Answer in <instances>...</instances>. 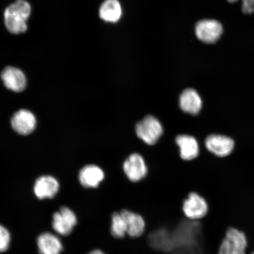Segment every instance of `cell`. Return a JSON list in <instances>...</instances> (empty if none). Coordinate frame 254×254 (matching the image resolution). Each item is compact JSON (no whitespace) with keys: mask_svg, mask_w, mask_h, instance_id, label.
<instances>
[{"mask_svg":"<svg viewBox=\"0 0 254 254\" xmlns=\"http://www.w3.org/2000/svg\"><path fill=\"white\" fill-rule=\"evenodd\" d=\"M31 13V7L26 0H16L5 8L4 13L5 27L14 34L27 30V21Z\"/></svg>","mask_w":254,"mask_h":254,"instance_id":"obj_1","label":"cell"},{"mask_svg":"<svg viewBox=\"0 0 254 254\" xmlns=\"http://www.w3.org/2000/svg\"><path fill=\"white\" fill-rule=\"evenodd\" d=\"M163 132V127L160 121L152 115L145 116L135 126L136 135L148 145L156 144Z\"/></svg>","mask_w":254,"mask_h":254,"instance_id":"obj_2","label":"cell"},{"mask_svg":"<svg viewBox=\"0 0 254 254\" xmlns=\"http://www.w3.org/2000/svg\"><path fill=\"white\" fill-rule=\"evenodd\" d=\"M247 246L246 234L237 228H230L222 238L217 254H246Z\"/></svg>","mask_w":254,"mask_h":254,"instance_id":"obj_3","label":"cell"},{"mask_svg":"<svg viewBox=\"0 0 254 254\" xmlns=\"http://www.w3.org/2000/svg\"><path fill=\"white\" fill-rule=\"evenodd\" d=\"M184 216L190 220H203L207 216L209 206L206 199L196 192H190L182 203Z\"/></svg>","mask_w":254,"mask_h":254,"instance_id":"obj_4","label":"cell"},{"mask_svg":"<svg viewBox=\"0 0 254 254\" xmlns=\"http://www.w3.org/2000/svg\"><path fill=\"white\" fill-rule=\"evenodd\" d=\"M123 171L129 180L135 183L144 179L148 173V168L141 154L133 153L124 162Z\"/></svg>","mask_w":254,"mask_h":254,"instance_id":"obj_5","label":"cell"},{"mask_svg":"<svg viewBox=\"0 0 254 254\" xmlns=\"http://www.w3.org/2000/svg\"><path fill=\"white\" fill-rule=\"evenodd\" d=\"M223 33L220 22L215 20H202L198 22L195 26V34L202 42L212 44L220 39Z\"/></svg>","mask_w":254,"mask_h":254,"instance_id":"obj_6","label":"cell"},{"mask_svg":"<svg viewBox=\"0 0 254 254\" xmlns=\"http://www.w3.org/2000/svg\"><path fill=\"white\" fill-rule=\"evenodd\" d=\"M205 147L212 154L219 157H225L233 151L234 141L229 136L220 134H211L206 138Z\"/></svg>","mask_w":254,"mask_h":254,"instance_id":"obj_7","label":"cell"},{"mask_svg":"<svg viewBox=\"0 0 254 254\" xmlns=\"http://www.w3.org/2000/svg\"><path fill=\"white\" fill-rule=\"evenodd\" d=\"M77 222V219L74 212L64 206L54 214L53 227L62 236H68L71 234Z\"/></svg>","mask_w":254,"mask_h":254,"instance_id":"obj_8","label":"cell"},{"mask_svg":"<svg viewBox=\"0 0 254 254\" xmlns=\"http://www.w3.org/2000/svg\"><path fill=\"white\" fill-rule=\"evenodd\" d=\"M127 225V236L131 238H138L144 235L146 222L142 216L137 212L123 209L120 211Z\"/></svg>","mask_w":254,"mask_h":254,"instance_id":"obj_9","label":"cell"},{"mask_svg":"<svg viewBox=\"0 0 254 254\" xmlns=\"http://www.w3.org/2000/svg\"><path fill=\"white\" fill-rule=\"evenodd\" d=\"M1 78L5 87L16 93H20L27 86V78L21 69L9 66L1 72Z\"/></svg>","mask_w":254,"mask_h":254,"instance_id":"obj_10","label":"cell"},{"mask_svg":"<svg viewBox=\"0 0 254 254\" xmlns=\"http://www.w3.org/2000/svg\"><path fill=\"white\" fill-rule=\"evenodd\" d=\"M11 123L12 128L18 134L28 135L36 128V117L30 111L20 110L12 116Z\"/></svg>","mask_w":254,"mask_h":254,"instance_id":"obj_11","label":"cell"},{"mask_svg":"<svg viewBox=\"0 0 254 254\" xmlns=\"http://www.w3.org/2000/svg\"><path fill=\"white\" fill-rule=\"evenodd\" d=\"M180 107L184 113L198 115L202 107V101L198 92L192 88L184 90L180 97Z\"/></svg>","mask_w":254,"mask_h":254,"instance_id":"obj_12","label":"cell"},{"mask_svg":"<svg viewBox=\"0 0 254 254\" xmlns=\"http://www.w3.org/2000/svg\"><path fill=\"white\" fill-rule=\"evenodd\" d=\"M176 142L180 148V157L183 160H192L198 156L199 144L194 136L180 134L176 136Z\"/></svg>","mask_w":254,"mask_h":254,"instance_id":"obj_13","label":"cell"},{"mask_svg":"<svg viewBox=\"0 0 254 254\" xmlns=\"http://www.w3.org/2000/svg\"><path fill=\"white\" fill-rule=\"evenodd\" d=\"M104 171L96 165H88L82 168L79 174L81 185L86 188H97L104 179Z\"/></svg>","mask_w":254,"mask_h":254,"instance_id":"obj_14","label":"cell"},{"mask_svg":"<svg viewBox=\"0 0 254 254\" xmlns=\"http://www.w3.org/2000/svg\"><path fill=\"white\" fill-rule=\"evenodd\" d=\"M59 190L58 181L52 176L41 177L35 183V194L41 199L53 198L58 192Z\"/></svg>","mask_w":254,"mask_h":254,"instance_id":"obj_15","label":"cell"},{"mask_svg":"<svg viewBox=\"0 0 254 254\" xmlns=\"http://www.w3.org/2000/svg\"><path fill=\"white\" fill-rule=\"evenodd\" d=\"M37 245L41 254H60L63 250L61 241L55 235L49 233L40 235Z\"/></svg>","mask_w":254,"mask_h":254,"instance_id":"obj_16","label":"cell"},{"mask_svg":"<svg viewBox=\"0 0 254 254\" xmlns=\"http://www.w3.org/2000/svg\"><path fill=\"white\" fill-rule=\"evenodd\" d=\"M100 17L103 20L109 23H116L122 14V9L118 0H106L101 4Z\"/></svg>","mask_w":254,"mask_h":254,"instance_id":"obj_17","label":"cell"},{"mask_svg":"<svg viewBox=\"0 0 254 254\" xmlns=\"http://www.w3.org/2000/svg\"><path fill=\"white\" fill-rule=\"evenodd\" d=\"M127 225L120 211L113 212L111 215L110 233L115 239L122 240L126 237Z\"/></svg>","mask_w":254,"mask_h":254,"instance_id":"obj_18","label":"cell"},{"mask_svg":"<svg viewBox=\"0 0 254 254\" xmlns=\"http://www.w3.org/2000/svg\"><path fill=\"white\" fill-rule=\"evenodd\" d=\"M11 237L8 231L0 225V252L8 250L10 244Z\"/></svg>","mask_w":254,"mask_h":254,"instance_id":"obj_19","label":"cell"},{"mask_svg":"<svg viewBox=\"0 0 254 254\" xmlns=\"http://www.w3.org/2000/svg\"><path fill=\"white\" fill-rule=\"evenodd\" d=\"M230 3L236 2L239 0H227ZM242 11L246 14H252L254 12V0H242Z\"/></svg>","mask_w":254,"mask_h":254,"instance_id":"obj_20","label":"cell"},{"mask_svg":"<svg viewBox=\"0 0 254 254\" xmlns=\"http://www.w3.org/2000/svg\"><path fill=\"white\" fill-rule=\"evenodd\" d=\"M88 254H106L104 252H103L102 250L100 249H94L92 251Z\"/></svg>","mask_w":254,"mask_h":254,"instance_id":"obj_21","label":"cell"},{"mask_svg":"<svg viewBox=\"0 0 254 254\" xmlns=\"http://www.w3.org/2000/svg\"><path fill=\"white\" fill-rule=\"evenodd\" d=\"M252 254H254V253H253Z\"/></svg>","mask_w":254,"mask_h":254,"instance_id":"obj_22","label":"cell"}]
</instances>
